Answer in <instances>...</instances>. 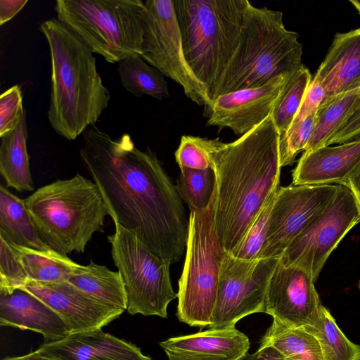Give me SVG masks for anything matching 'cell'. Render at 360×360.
Returning <instances> with one entry per match:
<instances>
[{"instance_id": "cell-13", "label": "cell", "mask_w": 360, "mask_h": 360, "mask_svg": "<svg viewBox=\"0 0 360 360\" xmlns=\"http://www.w3.org/2000/svg\"><path fill=\"white\" fill-rule=\"evenodd\" d=\"M339 184L279 187L273 204L261 258H280L292 240L328 206Z\"/></svg>"}, {"instance_id": "cell-36", "label": "cell", "mask_w": 360, "mask_h": 360, "mask_svg": "<svg viewBox=\"0 0 360 360\" xmlns=\"http://www.w3.org/2000/svg\"><path fill=\"white\" fill-rule=\"evenodd\" d=\"M25 114L22 91L15 84L0 96V137L14 130Z\"/></svg>"}, {"instance_id": "cell-10", "label": "cell", "mask_w": 360, "mask_h": 360, "mask_svg": "<svg viewBox=\"0 0 360 360\" xmlns=\"http://www.w3.org/2000/svg\"><path fill=\"white\" fill-rule=\"evenodd\" d=\"M146 15L141 56L164 76L180 85L190 100L205 112L212 105L206 86L198 79L184 54L173 0L145 1Z\"/></svg>"}, {"instance_id": "cell-1", "label": "cell", "mask_w": 360, "mask_h": 360, "mask_svg": "<svg viewBox=\"0 0 360 360\" xmlns=\"http://www.w3.org/2000/svg\"><path fill=\"white\" fill-rule=\"evenodd\" d=\"M79 153L108 215L170 264L186 251L189 219L176 186L156 155L138 148L129 134L113 139L96 125Z\"/></svg>"}, {"instance_id": "cell-38", "label": "cell", "mask_w": 360, "mask_h": 360, "mask_svg": "<svg viewBox=\"0 0 360 360\" xmlns=\"http://www.w3.org/2000/svg\"><path fill=\"white\" fill-rule=\"evenodd\" d=\"M326 97V93L324 89L321 85L311 81L302 104L287 132L293 130L308 117L314 114L319 105Z\"/></svg>"}, {"instance_id": "cell-19", "label": "cell", "mask_w": 360, "mask_h": 360, "mask_svg": "<svg viewBox=\"0 0 360 360\" xmlns=\"http://www.w3.org/2000/svg\"><path fill=\"white\" fill-rule=\"evenodd\" d=\"M360 164V139L304 151L292 172V184H340Z\"/></svg>"}, {"instance_id": "cell-11", "label": "cell", "mask_w": 360, "mask_h": 360, "mask_svg": "<svg viewBox=\"0 0 360 360\" xmlns=\"http://www.w3.org/2000/svg\"><path fill=\"white\" fill-rule=\"evenodd\" d=\"M360 222V208L344 185L328 206L292 240L279 262L307 271L316 281L327 259L345 236Z\"/></svg>"}, {"instance_id": "cell-43", "label": "cell", "mask_w": 360, "mask_h": 360, "mask_svg": "<svg viewBox=\"0 0 360 360\" xmlns=\"http://www.w3.org/2000/svg\"><path fill=\"white\" fill-rule=\"evenodd\" d=\"M349 2L352 4L354 8L357 11L360 15V1L358 0H350Z\"/></svg>"}, {"instance_id": "cell-14", "label": "cell", "mask_w": 360, "mask_h": 360, "mask_svg": "<svg viewBox=\"0 0 360 360\" xmlns=\"http://www.w3.org/2000/svg\"><path fill=\"white\" fill-rule=\"evenodd\" d=\"M314 282L305 270L278 261L269 283L264 313L292 326L314 325L322 305Z\"/></svg>"}, {"instance_id": "cell-2", "label": "cell", "mask_w": 360, "mask_h": 360, "mask_svg": "<svg viewBox=\"0 0 360 360\" xmlns=\"http://www.w3.org/2000/svg\"><path fill=\"white\" fill-rule=\"evenodd\" d=\"M280 134L270 115L237 140L214 139L210 151L215 174L214 224L230 253L279 188Z\"/></svg>"}, {"instance_id": "cell-30", "label": "cell", "mask_w": 360, "mask_h": 360, "mask_svg": "<svg viewBox=\"0 0 360 360\" xmlns=\"http://www.w3.org/2000/svg\"><path fill=\"white\" fill-rule=\"evenodd\" d=\"M311 80L309 70L303 64L290 77L271 112L280 136L288 131Z\"/></svg>"}, {"instance_id": "cell-41", "label": "cell", "mask_w": 360, "mask_h": 360, "mask_svg": "<svg viewBox=\"0 0 360 360\" xmlns=\"http://www.w3.org/2000/svg\"><path fill=\"white\" fill-rule=\"evenodd\" d=\"M1 360H58L56 359L48 357L40 354L37 350L31 352L28 354L15 356H7Z\"/></svg>"}, {"instance_id": "cell-3", "label": "cell", "mask_w": 360, "mask_h": 360, "mask_svg": "<svg viewBox=\"0 0 360 360\" xmlns=\"http://www.w3.org/2000/svg\"><path fill=\"white\" fill-rule=\"evenodd\" d=\"M51 65L48 120L53 130L72 141L96 125L111 96L91 49L57 18L42 22Z\"/></svg>"}, {"instance_id": "cell-15", "label": "cell", "mask_w": 360, "mask_h": 360, "mask_svg": "<svg viewBox=\"0 0 360 360\" xmlns=\"http://www.w3.org/2000/svg\"><path fill=\"white\" fill-rule=\"evenodd\" d=\"M291 75H281L262 86L219 96L205 112L207 125L227 127L240 136L249 132L271 115Z\"/></svg>"}, {"instance_id": "cell-18", "label": "cell", "mask_w": 360, "mask_h": 360, "mask_svg": "<svg viewBox=\"0 0 360 360\" xmlns=\"http://www.w3.org/2000/svg\"><path fill=\"white\" fill-rule=\"evenodd\" d=\"M37 351L58 360H152L136 345L101 329L69 334L61 340L43 343Z\"/></svg>"}, {"instance_id": "cell-28", "label": "cell", "mask_w": 360, "mask_h": 360, "mask_svg": "<svg viewBox=\"0 0 360 360\" xmlns=\"http://www.w3.org/2000/svg\"><path fill=\"white\" fill-rule=\"evenodd\" d=\"M117 71L123 87L136 97L149 96L162 99L169 96L164 75L139 54L122 60Z\"/></svg>"}, {"instance_id": "cell-12", "label": "cell", "mask_w": 360, "mask_h": 360, "mask_svg": "<svg viewBox=\"0 0 360 360\" xmlns=\"http://www.w3.org/2000/svg\"><path fill=\"white\" fill-rule=\"evenodd\" d=\"M279 258L245 260L226 252L210 328L235 326L243 318L264 313L267 288Z\"/></svg>"}, {"instance_id": "cell-21", "label": "cell", "mask_w": 360, "mask_h": 360, "mask_svg": "<svg viewBox=\"0 0 360 360\" xmlns=\"http://www.w3.org/2000/svg\"><path fill=\"white\" fill-rule=\"evenodd\" d=\"M311 81L326 96L360 89V27L335 34Z\"/></svg>"}, {"instance_id": "cell-34", "label": "cell", "mask_w": 360, "mask_h": 360, "mask_svg": "<svg viewBox=\"0 0 360 360\" xmlns=\"http://www.w3.org/2000/svg\"><path fill=\"white\" fill-rule=\"evenodd\" d=\"M29 278L9 244L0 237V294L10 295L29 283Z\"/></svg>"}, {"instance_id": "cell-29", "label": "cell", "mask_w": 360, "mask_h": 360, "mask_svg": "<svg viewBox=\"0 0 360 360\" xmlns=\"http://www.w3.org/2000/svg\"><path fill=\"white\" fill-rule=\"evenodd\" d=\"M304 327L318 340L323 360H360V345L345 336L323 305L316 323Z\"/></svg>"}, {"instance_id": "cell-32", "label": "cell", "mask_w": 360, "mask_h": 360, "mask_svg": "<svg viewBox=\"0 0 360 360\" xmlns=\"http://www.w3.org/2000/svg\"><path fill=\"white\" fill-rule=\"evenodd\" d=\"M214 139L184 135L181 138L175 159L179 168L204 170L212 167L210 151Z\"/></svg>"}, {"instance_id": "cell-26", "label": "cell", "mask_w": 360, "mask_h": 360, "mask_svg": "<svg viewBox=\"0 0 360 360\" xmlns=\"http://www.w3.org/2000/svg\"><path fill=\"white\" fill-rule=\"evenodd\" d=\"M8 244L25 271L29 282L41 284L67 282L80 265L67 255L52 250H36Z\"/></svg>"}, {"instance_id": "cell-31", "label": "cell", "mask_w": 360, "mask_h": 360, "mask_svg": "<svg viewBox=\"0 0 360 360\" xmlns=\"http://www.w3.org/2000/svg\"><path fill=\"white\" fill-rule=\"evenodd\" d=\"M215 174L212 169L204 170L180 168L176 188L182 201L190 211L207 208L215 194Z\"/></svg>"}, {"instance_id": "cell-6", "label": "cell", "mask_w": 360, "mask_h": 360, "mask_svg": "<svg viewBox=\"0 0 360 360\" xmlns=\"http://www.w3.org/2000/svg\"><path fill=\"white\" fill-rule=\"evenodd\" d=\"M283 18L280 11L250 5L238 46L213 101L220 95L292 74L302 65L303 46L299 34L286 29Z\"/></svg>"}, {"instance_id": "cell-9", "label": "cell", "mask_w": 360, "mask_h": 360, "mask_svg": "<svg viewBox=\"0 0 360 360\" xmlns=\"http://www.w3.org/2000/svg\"><path fill=\"white\" fill-rule=\"evenodd\" d=\"M107 238L114 264L124 283L127 312L167 318L168 305L177 297L172 285L170 262L117 224L114 233Z\"/></svg>"}, {"instance_id": "cell-42", "label": "cell", "mask_w": 360, "mask_h": 360, "mask_svg": "<svg viewBox=\"0 0 360 360\" xmlns=\"http://www.w3.org/2000/svg\"><path fill=\"white\" fill-rule=\"evenodd\" d=\"M242 360H283L281 358L268 355L261 351L248 354Z\"/></svg>"}, {"instance_id": "cell-23", "label": "cell", "mask_w": 360, "mask_h": 360, "mask_svg": "<svg viewBox=\"0 0 360 360\" xmlns=\"http://www.w3.org/2000/svg\"><path fill=\"white\" fill-rule=\"evenodd\" d=\"M25 114L12 131L0 137V173L6 187L19 192L32 191L34 184L27 153Z\"/></svg>"}, {"instance_id": "cell-35", "label": "cell", "mask_w": 360, "mask_h": 360, "mask_svg": "<svg viewBox=\"0 0 360 360\" xmlns=\"http://www.w3.org/2000/svg\"><path fill=\"white\" fill-rule=\"evenodd\" d=\"M314 114L311 115L298 127L280 136L279 156L281 167L291 165L297 155L304 150L312 135Z\"/></svg>"}, {"instance_id": "cell-4", "label": "cell", "mask_w": 360, "mask_h": 360, "mask_svg": "<svg viewBox=\"0 0 360 360\" xmlns=\"http://www.w3.org/2000/svg\"><path fill=\"white\" fill-rule=\"evenodd\" d=\"M23 200L43 243L65 255L84 252L93 235L103 231L108 215L97 186L79 174L43 186Z\"/></svg>"}, {"instance_id": "cell-25", "label": "cell", "mask_w": 360, "mask_h": 360, "mask_svg": "<svg viewBox=\"0 0 360 360\" xmlns=\"http://www.w3.org/2000/svg\"><path fill=\"white\" fill-rule=\"evenodd\" d=\"M68 282L109 306L124 311L127 309L125 286L119 271L91 260L87 265L80 264Z\"/></svg>"}, {"instance_id": "cell-24", "label": "cell", "mask_w": 360, "mask_h": 360, "mask_svg": "<svg viewBox=\"0 0 360 360\" xmlns=\"http://www.w3.org/2000/svg\"><path fill=\"white\" fill-rule=\"evenodd\" d=\"M0 237L22 247L51 250L41 240L24 200L3 184L0 186Z\"/></svg>"}, {"instance_id": "cell-7", "label": "cell", "mask_w": 360, "mask_h": 360, "mask_svg": "<svg viewBox=\"0 0 360 360\" xmlns=\"http://www.w3.org/2000/svg\"><path fill=\"white\" fill-rule=\"evenodd\" d=\"M57 19L110 63L141 55L146 15L141 0H57Z\"/></svg>"}, {"instance_id": "cell-5", "label": "cell", "mask_w": 360, "mask_h": 360, "mask_svg": "<svg viewBox=\"0 0 360 360\" xmlns=\"http://www.w3.org/2000/svg\"><path fill=\"white\" fill-rule=\"evenodd\" d=\"M186 60L212 101L238 46L248 0H173Z\"/></svg>"}, {"instance_id": "cell-45", "label": "cell", "mask_w": 360, "mask_h": 360, "mask_svg": "<svg viewBox=\"0 0 360 360\" xmlns=\"http://www.w3.org/2000/svg\"><path fill=\"white\" fill-rule=\"evenodd\" d=\"M359 99H360V97H359Z\"/></svg>"}, {"instance_id": "cell-33", "label": "cell", "mask_w": 360, "mask_h": 360, "mask_svg": "<svg viewBox=\"0 0 360 360\" xmlns=\"http://www.w3.org/2000/svg\"><path fill=\"white\" fill-rule=\"evenodd\" d=\"M277 192L262 208L240 243L229 255L245 260H255L260 257L265 240L270 212Z\"/></svg>"}, {"instance_id": "cell-8", "label": "cell", "mask_w": 360, "mask_h": 360, "mask_svg": "<svg viewBox=\"0 0 360 360\" xmlns=\"http://www.w3.org/2000/svg\"><path fill=\"white\" fill-rule=\"evenodd\" d=\"M215 194L210 205L190 212L186 257L179 281L176 316L191 327L210 328L220 269L226 253L214 224Z\"/></svg>"}, {"instance_id": "cell-27", "label": "cell", "mask_w": 360, "mask_h": 360, "mask_svg": "<svg viewBox=\"0 0 360 360\" xmlns=\"http://www.w3.org/2000/svg\"><path fill=\"white\" fill-rule=\"evenodd\" d=\"M359 97L360 89L326 96L315 112L312 135L304 151L325 146L350 114Z\"/></svg>"}, {"instance_id": "cell-20", "label": "cell", "mask_w": 360, "mask_h": 360, "mask_svg": "<svg viewBox=\"0 0 360 360\" xmlns=\"http://www.w3.org/2000/svg\"><path fill=\"white\" fill-rule=\"evenodd\" d=\"M0 325L40 333L46 344L61 340L70 334L57 312L20 289L10 295L0 294Z\"/></svg>"}, {"instance_id": "cell-17", "label": "cell", "mask_w": 360, "mask_h": 360, "mask_svg": "<svg viewBox=\"0 0 360 360\" xmlns=\"http://www.w3.org/2000/svg\"><path fill=\"white\" fill-rule=\"evenodd\" d=\"M168 360H242L249 338L235 326L212 328L160 342Z\"/></svg>"}, {"instance_id": "cell-39", "label": "cell", "mask_w": 360, "mask_h": 360, "mask_svg": "<svg viewBox=\"0 0 360 360\" xmlns=\"http://www.w3.org/2000/svg\"><path fill=\"white\" fill-rule=\"evenodd\" d=\"M27 2V0H0V25L13 18Z\"/></svg>"}, {"instance_id": "cell-22", "label": "cell", "mask_w": 360, "mask_h": 360, "mask_svg": "<svg viewBox=\"0 0 360 360\" xmlns=\"http://www.w3.org/2000/svg\"><path fill=\"white\" fill-rule=\"evenodd\" d=\"M283 360H323L316 338L304 326H292L273 319L258 349Z\"/></svg>"}, {"instance_id": "cell-16", "label": "cell", "mask_w": 360, "mask_h": 360, "mask_svg": "<svg viewBox=\"0 0 360 360\" xmlns=\"http://www.w3.org/2000/svg\"><path fill=\"white\" fill-rule=\"evenodd\" d=\"M20 290L38 297L57 312L70 334L101 329L124 312L68 281L58 284L29 282Z\"/></svg>"}, {"instance_id": "cell-37", "label": "cell", "mask_w": 360, "mask_h": 360, "mask_svg": "<svg viewBox=\"0 0 360 360\" xmlns=\"http://www.w3.org/2000/svg\"><path fill=\"white\" fill-rule=\"evenodd\" d=\"M360 139V99L348 117L338 127L325 146Z\"/></svg>"}, {"instance_id": "cell-44", "label": "cell", "mask_w": 360, "mask_h": 360, "mask_svg": "<svg viewBox=\"0 0 360 360\" xmlns=\"http://www.w3.org/2000/svg\"><path fill=\"white\" fill-rule=\"evenodd\" d=\"M358 287H359V289L360 290V281L359 282Z\"/></svg>"}, {"instance_id": "cell-40", "label": "cell", "mask_w": 360, "mask_h": 360, "mask_svg": "<svg viewBox=\"0 0 360 360\" xmlns=\"http://www.w3.org/2000/svg\"><path fill=\"white\" fill-rule=\"evenodd\" d=\"M340 185H344L352 191L360 208V164Z\"/></svg>"}]
</instances>
